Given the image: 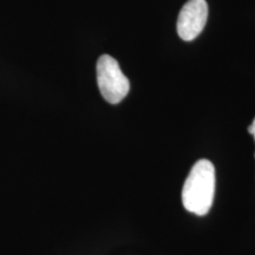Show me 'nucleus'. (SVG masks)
Listing matches in <instances>:
<instances>
[{
    "label": "nucleus",
    "instance_id": "f257e3e1",
    "mask_svg": "<svg viewBox=\"0 0 255 255\" xmlns=\"http://www.w3.org/2000/svg\"><path fill=\"white\" fill-rule=\"evenodd\" d=\"M215 194V168L208 159H200L191 168L182 189V203L188 212L203 216L212 208Z\"/></svg>",
    "mask_w": 255,
    "mask_h": 255
},
{
    "label": "nucleus",
    "instance_id": "f03ea898",
    "mask_svg": "<svg viewBox=\"0 0 255 255\" xmlns=\"http://www.w3.org/2000/svg\"><path fill=\"white\" fill-rule=\"evenodd\" d=\"M96 71L98 88L108 103L119 104L127 97L130 90V82L114 57L101 56L96 65Z\"/></svg>",
    "mask_w": 255,
    "mask_h": 255
},
{
    "label": "nucleus",
    "instance_id": "7ed1b4c3",
    "mask_svg": "<svg viewBox=\"0 0 255 255\" xmlns=\"http://www.w3.org/2000/svg\"><path fill=\"white\" fill-rule=\"evenodd\" d=\"M208 19L206 0H188L177 18V33L182 40L190 41L199 36Z\"/></svg>",
    "mask_w": 255,
    "mask_h": 255
},
{
    "label": "nucleus",
    "instance_id": "20e7f679",
    "mask_svg": "<svg viewBox=\"0 0 255 255\" xmlns=\"http://www.w3.org/2000/svg\"><path fill=\"white\" fill-rule=\"evenodd\" d=\"M248 132H250L251 135L254 137V139H255V119H254V121H253V123H252L251 126L248 127ZM254 156H255V155H254Z\"/></svg>",
    "mask_w": 255,
    "mask_h": 255
}]
</instances>
